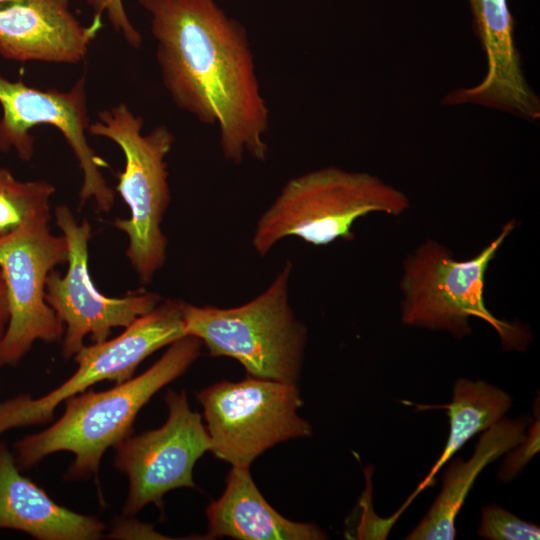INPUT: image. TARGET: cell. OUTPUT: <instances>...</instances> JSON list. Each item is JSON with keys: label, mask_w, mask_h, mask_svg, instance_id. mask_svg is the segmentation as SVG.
<instances>
[{"label": "cell", "mask_w": 540, "mask_h": 540, "mask_svg": "<svg viewBox=\"0 0 540 540\" xmlns=\"http://www.w3.org/2000/svg\"><path fill=\"white\" fill-rule=\"evenodd\" d=\"M410 207L401 190L379 177L327 166L289 179L257 220L251 243L266 256L281 240L314 246L353 240L357 219L380 212L398 216Z\"/></svg>", "instance_id": "obj_3"}, {"label": "cell", "mask_w": 540, "mask_h": 540, "mask_svg": "<svg viewBox=\"0 0 540 540\" xmlns=\"http://www.w3.org/2000/svg\"><path fill=\"white\" fill-rule=\"evenodd\" d=\"M9 322V302L7 287L0 270V341L6 331Z\"/></svg>", "instance_id": "obj_23"}, {"label": "cell", "mask_w": 540, "mask_h": 540, "mask_svg": "<svg viewBox=\"0 0 540 540\" xmlns=\"http://www.w3.org/2000/svg\"><path fill=\"white\" fill-rule=\"evenodd\" d=\"M50 208L28 217L13 231L0 236V270L9 302V322L0 341V367L15 366L36 340H62L64 324L45 299L46 279L68 260L62 234L49 227Z\"/></svg>", "instance_id": "obj_8"}, {"label": "cell", "mask_w": 540, "mask_h": 540, "mask_svg": "<svg viewBox=\"0 0 540 540\" xmlns=\"http://www.w3.org/2000/svg\"><path fill=\"white\" fill-rule=\"evenodd\" d=\"M55 218L68 245V269L63 276L52 270L45 287V299L66 325L62 340L65 359L74 356L90 336L93 343L108 339L115 327H127L161 301L156 292L137 290L124 297H108L95 287L88 269L90 223L77 221L67 205L55 208Z\"/></svg>", "instance_id": "obj_11"}, {"label": "cell", "mask_w": 540, "mask_h": 540, "mask_svg": "<svg viewBox=\"0 0 540 540\" xmlns=\"http://www.w3.org/2000/svg\"><path fill=\"white\" fill-rule=\"evenodd\" d=\"M94 11V19L101 21L103 13H106L114 30L120 33L132 48H139L142 44V36L130 22L122 0H87Z\"/></svg>", "instance_id": "obj_22"}, {"label": "cell", "mask_w": 540, "mask_h": 540, "mask_svg": "<svg viewBox=\"0 0 540 540\" xmlns=\"http://www.w3.org/2000/svg\"><path fill=\"white\" fill-rule=\"evenodd\" d=\"M514 220L473 258L455 259L439 242L428 239L404 261L400 289L403 324L446 331L461 339L471 334L476 317L498 334L505 350H526L531 334L526 326L495 317L485 305V275L501 245L515 229Z\"/></svg>", "instance_id": "obj_5"}, {"label": "cell", "mask_w": 540, "mask_h": 540, "mask_svg": "<svg viewBox=\"0 0 540 540\" xmlns=\"http://www.w3.org/2000/svg\"><path fill=\"white\" fill-rule=\"evenodd\" d=\"M512 397L504 390L484 380L458 378L453 385L452 401L442 405L412 404L416 410L443 409L450 420L446 445L428 474L419 483L410 499L432 485L435 475L464 444L476 434L498 423L511 408Z\"/></svg>", "instance_id": "obj_18"}, {"label": "cell", "mask_w": 540, "mask_h": 540, "mask_svg": "<svg viewBox=\"0 0 540 540\" xmlns=\"http://www.w3.org/2000/svg\"><path fill=\"white\" fill-rule=\"evenodd\" d=\"M292 271L287 260L264 291L236 307L182 301L186 335L198 338L212 357L235 359L247 375L297 384L308 334L290 304Z\"/></svg>", "instance_id": "obj_4"}, {"label": "cell", "mask_w": 540, "mask_h": 540, "mask_svg": "<svg viewBox=\"0 0 540 540\" xmlns=\"http://www.w3.org/2000/svg\"><path fill=\"white\" fill-rule=\"evenodd\" d=\"M14 0H0V5H3L5 3H8V2H12Z\"/></svg>", "instance_id": "obj_24"}, {"label": "cell", "mask_w": 540, "mask_h": 540, "mask_svg": "<svg viewBox=\"0 0 540 540\" xmlns=\"http://www.w3.org/2000/svg\"><path fill=\"white\" fill-rule=\"evenodd\" d=\"M55 187L44 180L20 181L0 167V236L20 226L32 214L50 208Z\"/></svg>", "instance_id": "obj_19"}, {"label": "cell", "mask_w": 540, "mask_h": 540, "mask_svg": "<svg viewBox=\"0 0 540 540\" xmlns=\"http://www.w3.org/2000/svg\"><path fill=\"white\" fill-rule=\"evenodd\" d=\"M473 28L486 59L483 79L449 92L446 105L473 104L536 122L540 99L524 75L507 0H468Z\"/></svg>", "instance_id": "obj_13"}, {"label": "cell", "mask_w": 540, "mask_h": 540, "mask_svg": "<svg viewBox=\"0 0 540 540\" xmlns=\"http://www.w3.org/2000/svg\"><path fill=\"white\" fill-rule=\"evenodd\" d=\"M203 408L215 457L232 466L250 467L278 443L312 435L298 410L303 399L297 384L247 375L220 381L196 393Z\"/></svg>", "instance_id": "obj_7"}, {"label": "cell", "mask_w": 540, "mask_h": 540, "mask_svg": "<svg viewBox=\"0 0 540 540\" xmlns=\"http://www.w3.org/2000/svg\"><path fill=\"white\" fill-rule=\"evenodd\" d=\"M151 15L156 59L175 105L216 125L225 160L265 162L269 108L246 28L216 0H138Z\"/></svg>", "instance_id": "obj_1"}, {"label": "cell", "mask_w": 540, "mask_h": 540, "mask_svg": "<svg viewBox=\"0 0 540 540\" xmlns=\"http://www.w3.org/2000/svg\"><path fill=\"white\" fill-rule=\"evenodd\" d=\"M540 450V415L537 412L535 421L530 424L524 439L506 452L500 465L497 477L500 482L514 480Z\"/></svg>", "instance_id": "obj_21"}, {"label": "cell", "mask_w": 540, "mask_h": 540, "mask_svg": "<svg viewBox=\"0 0 540 540\" xmlns=\"http://www.w3.org/2000/svg\"><path fill=\"white\" fill-rule=\"evenodd\" d=\"M206 539L323 540L327 534L313 523L294 522L277 512L260 493L249 467L232 466L221 497L205 511Z\"/></svg>", "instance_id": "obj_16"}, {"label": "cell", "mask_w": 540, "mask_h": 540, "mask_svg": "<svg viewBox=\"0 0 540 540\" xmlns=\"http://www.w3.org/2000/svg\"><path fill=\"white\" fill-rule=\"evenodd\" d=\"M202 346L198 338L185 336L169 345L159 360L139 376L106 391L85 390L66 399L65 411L55 423L14 444L17 467L24 471L52 453L68 451L74 460L65 480L96 477L105 450L132 435L141 408L188 370L200 356Z\"/></svg>", "instance_id": "obj_2"}, {"label": "cell", "mask_w": 540, "mask_h": 540, "mask_svg": "<svg viewBox=\"0 0 540 540\" xmlns=\"http://www.w3.org/2000/svg\"><path fill=\"white\" fill-rule=\"evenodd\" d=\"M185 336L182 300H162L117 337L83 345L74 355L77 370L56 389L36 399L20 394L0 402V435L9 429L50 422L61 402L97 382L127 381L148 356Z\"/></svg>", "instance_id": "obj_9"}, {"label": "cell", "mask_w": 540, "mask_h": 540, "mask_svg": "<svg viewBox=\"0 0 540 540\" xmlns=\"http://www.w3.org/2000/svg\"><path fill=\"white\" fill-rule=\"evenodd\" d=\"M102 27H84L70 0H14L0 5V55L14 61L75 64Z\"/></svg>", "instance_id": "obj_14"}, {"label": "cell", "mask_w": 540, "mask_h": 540, "mask_svg": "<svg viewBox=\"0 0 540 540\" xmlns=\"http://www.w3.org/2000/svg\"><path fill=\"white\" fill-rule=\"evenodd\" d=\"M532 420L521 416L502 418L481 433L473 455L466 461L456 458L449 463L442 478V489L430 509L405 538L407 540H453L456 517L476 478L482 470L525 437Z\"/></svg>", "instance_id": "obj_17"}, {"label": "cell", "mask_w": 540, "mask_h": 540, "mask_svg": "<svg viewBox=\"0 0 540 540\" xmlns=\"http://www.w3.org/2000/svg\"><path fill=\"white\" fill-rule=\"evenodd\" d=\"M0 152L13 148L18 157L29 161L34 154L32 127L47 124L63 134L82 171L80 207L90 199L100 212L111 211L115 191L109 187L102 169L108 163L88 144L90 125L87 107L86 76H81L66 92L40 90L22 81H10L0 74Z\"/></svg>", "instance_id": "obj_10"}, {"label": "cell", "mask_w": 540, "mask_h": 540, "mask_svg": "<svg viewBox=\"0 0 540 540\" xmlns=\"http://www.w3.org/2000/svg\"><path fill=\"white\" fill-rule=\"evenodd\" d=\"M143 126V118L120 103L100 111L88 133L112 140L124 154L115 190L129 207L130 217L115 219L112 225L127 235L126 256L139 281L149 284L167 259L168 241L161 228L171 201L165 158L175 137L165 125L144 135Z\"/></svg>", "instance_id": "obj_6"}, {"label": "cell", "mask_w": 540, "mask_h": 540, "mask_svg": "<svg viewBox=\"0 0 540 540\" xmlns=\"http://www.w3.org/2000/svg\"><path fill=\"white\" fill-rule=\"evenodd\" d=\"M169 415L158 429L129 436L113 448L114 466L127 475L128 497L123 513L132 516L146 505L162 506L163 496L177 488H196L193 467L211 449L199 413L192 411L186 392L168 390Z\"/></svg>", "instance_id": "obj_12"}, {"label": "cell", "mask_w": 540, "mask_h": 540, "mask_svg": "<svg viewBox=\"0 0 540 540\" xmlns=\"http://www.w3.org/2000/svg\"><path fill=\"white\" fill-rule=\"evenodd\" d=\"M477 533L488 540H538V525L520 519L505 508L491 504L482 507Z\"/></svg>", "instance_id": "obj_20"}, {"label": "cell", "mask_w": 540, "mask_h": 540, "mask_svg": "<svg viewBox=\"0 0 540 540\" xmlns=\"http://www.w3.org/2000/svg\"><path fill=\"white\" fill-rule=\"evenodd\" d=\"M0 528L22 531L38 540H95L106 530L99 519L60 506L23 476L1 441Z\"/></svg>", "instance_id": "obj_15"}]
</instances>
